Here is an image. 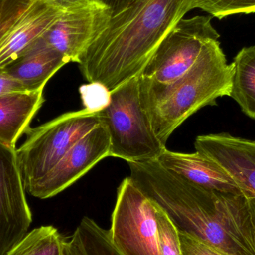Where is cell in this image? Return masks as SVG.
<instances>
[{"instance_id":"obj_1","label":"cell","mask_w":255,"mask_h":255,"mask_svg":"<svg viewBox=\"0 0 255 255\" xmlns=\"http://www.w3.org/2000/svg\"><path fill=\"white\" fill-rule=\"evenodd\" d=\"M128 165L130 179L166 212L179 233L226 255H255L251 197L201 187L157 160Z\"/></svg>"},{"instance_id":"obj_2","label":"cell","mask_w":255,"mask_h":255,"mask_svg":"<svg viewBox=\"0 0 255 255\" xmlns=\"http://www.w3.org/2000/svg\"><path fill=\"white\" fill-rule=\"evenodd\" d=\"M107 22L79 59L88 82L112 92L142 74L166 36L194 9L195 0H106Z\"/></svg>"},{"instance_id":"obj_3","label":"cell","mask_w":255,"mask_h":255,"mask_svg":"<svg viewBox=\"0 0 255 255\" xmlns=\"http://www.w3.org/2000/svg\"><path fill=\"white\" fill-rule=\"evenodd\" d=\"M219 39L211 40L194 65L173 82L160 83L139 76L141 105L163 145L198 111L217 106L220 97H230L234 64H228Z\"/></svg>"},{"instance_id":"obj_4","label":"cell","mask_w":255,"mask_h":255,"mask_svg":"<svg viewBox=\"0 0 255 255\" xmlns=\"http://www.w3.org/2000/svg\"><path fill=\"white\" fill-rule=\"evenodd\" d=\"M99 117L110 138V157L127 163L157 160L166 148L141 105L139 76L112 91L110 103Z\"/></svg>"},{"instance_id":"obj_5","label":"cell","mask_w":255,"mask_h":255,"mask_svg":"<svg viewBox=\"0 0 255 255\" xmlns=\"http://www.w3.org/2000/svg\"><path fill=\"white\" fill-rule=\"evenodd\" d=\"M100 124L99 112L83 109L30 127L25 132V142L16 148L26 192L49 173L77 141Z\"/></svg>"},{"instance_id":"obj_6","label":"cell","mask_w":255,"mask_h":255,"mask_svg":"<svg viewBox=\"0 0 255 255\" xmlns=\"http://www.w3.org/2000/svg\"><path fill=\"white\" fill-rule=\"evenodd\" d=\"M158 205L130 177L120 184L109 235L122 255H161L157 223Z\"/></svg>"},{"instance_id":"obj_7","label":"cell","mask_w":255,"mask_h":255,"mask_svg":"<svg viewBox=\"0 0 255 255\" xmlns=\"http://www.w3.org/2000/svg\"><path fill=\"white\" fill-rule=\"evenodd\" d=\"M211 19L206 16L183 18L160 43L140 76L169 83L187 73L205 46L220 37Z\"/></svg>"},{"instance_id":"obj_8","label":"cell","mask_w":255,"mask_h":255,"mask_svg":"<svg viewBox=\"0 0 255 255\" xmlns=\"http://www.w3.org/2000/svg\"><path fill=\"white\" fill-rule=\"evenodd\" d=\"M25 192L16 148L0 144V255L29 232L32 215Z\"/></svg>"},{"instance_id":"obj_9","label":"cell","mask_w":255,"mask_h":255,"mask_svg":"<svg viewBox=\"0 0 255 255\" xmlns=\"http://www.w3.org/2000/svg\"><path fill=\"white\" fill-rule=\"evenodd\" d=\"M108 157H110V138L107 129L100 124L77 141L52 171L28 193L40 199L53 197Z\"/></svg>"},{"instance_id":"obj_10","label":"cell","mask_w":255,"mask_h":255,"mask_svg":"<svg viewBox=\"0 0 255 255\" xmlns=\"http://www.w3.org/2000/svg\"><path fill=\"white\" fill-rule=\"evenodd\" d=\"M109 15L106 0H94L67 9L43 36V40L70 62L78 64L104 28Z\"/></svg>"},{"instance_id":"obj_11","label":"cell","mask_w":255,"mask_h":255,"mask_svg":"<svg viewBox=\"0 0 255 255\" xmlns=\"http://www.w3.org/2000/svg\"><path fill=\"white\" fill-rule=\"evenodd\" d=\"M194 145L196 151L217 162L243 193L255 199V139L211 133L198 136Z\"/></svg>"},{"instance_id":"obj_12","label":"cell","mask_w":255,"mask_h":255,"mask_svg":"<svg viewBox=\"0 0 255 255\" xmlns=\"http://www.w3.org/2000/svg\"><path fill=\"white\" fill-rule=\"evenodd\" d=\"M52 0H33L0 43V70L42 38L64 13Z\"/></svg>"},{"instance_id":"obj_13","label":"cell","mask_w":255,"mask_h":255,"mask_svg":"<svg viewBox=\"0 0 255 255\" xmlns=\"http://www.w3.org/2000/svg\"><path fill=\"white\" fill-rule=\"evenodd\" d=\"M157 160L166 169L201 187L226 193H244L217 162L199 151L182 153L166 148Z\"/></svg>"},{"instance_id":"obj_14","label":"cell","mask_w":255,"mask_h":255,"mask_svg":"<svg viewBox=\"0 0 255 255\" xmlns=\"http://www.w3.org/2000/svg\"><path fill=\"white\" fill-rule=\"evenodd\" d=\"M68 63L67 58L49 46L42 37L4 69L28 92H34L43 91L49 79Z\"/></svg>"},{"instance_id":"obj_15","label":"cell","mask_w":255,"mask_h":255,"mask_svg":"<svg viewBox=\"0 0 255 255\" xmlns=\"http://www.w3.org/2000/svg\"><path fill=\"white\" fill-rule=\"evenodd\" d=\"M44 101L43 91L0 97V144L16 148L18 139L29 128Z\"/></svg>"},{"instance_id":"obj_16","label":"cell","mask_w":255,"mask_h":255,"mask_svg":"<svg viewBox=\"0 0 255 255\" xmlns=\"http://www.w3.org/2000/svg\"><path fill=\"white\" fill-rule=\"evenodd\" d=\"M231 98L255 121V46L244 47L234 58Z\"/></svg>"},{"instance_id":"obj_17","label":"cell","mask_w":255,"mask_h":255,"mask_svg":"<svg viewBox=\"0 0 255 255\" xmlns=\"http://www.w3.org/2000/svg\"><path fill=\"white\" fill-rule=\"evenodd\" d=\"M65 240L54 226H40L28 232L5 255H65Z\"/></svg>"},{"instance_id":"obj_18","label":"cell","mask_w":255,"mask_h":255,"mask_svg":"<svg viewBox=\"0 0 255 255\" xmlns=\"http://www.w3.org/2000/svg\"><path fill=\"white\" fill-rule=\"evenodd\" d=\"M76 231L85 255H122L112 244L109 230L92 219L84 217Z\"/></svg>"},{"instance_id":"obj_19","label":"cell","mask_w":255,"mask_h":255,"mask_svg":"<svg viewBox=\"0 0 255 255\" xmlns=\"http://www.w3.org/2000/svg\"><path fill=\"white\" fill-rule=\"evenodd\" d=\"M195 8L222 19L231 15L255 13V0H195Z\"/></svg>"},{"instance_id":"obj_20","label":"cell","mask_w":255,"mask_h":255,"mask_svg":"<svg viewBox=\"0 0 255 255\" xmlns=\"http://www.w3.org/2000/svg\"><path fill=\"white\" fill-rule=\"evenodd\" d=\"M157 223L160 234L161 255H182L179 232L172 220L158 205Z\"/></svg>"},{"instance_id":"obj_21","label":"cell","mask_w":255,"mask_h":255,"mask_svg":"<svg viewBox=\"0 0 255 255\" xmlns=\"http://www.w3.org/2000/svg\"><path fill=\"white\" fill-rule=\"evenodd\" d=\"M84 109L91 112H101L111 102L112 92L99 82H88L79 87Z\"/></svg>"},{"instance_id":"obj_22","label":"cell","mask_w":255,"mask_h":255,"mask_svg":"<svg viewBox=\"0 0 255 255\" xmlns=\"http://www.w3.org/2000/svg\"><path fill=\"white\" fill-rule=\"evenodd\" d=\"M33 0H5L0 5V43Z\"/></svg>"},{"instance_id":"obj_23","label":"cell","mask_w":255,"mask_h":255,"mask_svg":"<svg viewBox=\"0 0 255 255\" xmlns=\"http://www.w3.org/2000/svg\"><path fill=\"white\" fill-rule=\"evenodd\" d=\"M179 237L182 255H226L188 235L179 233Z\"/></svg>"},{"instance_id":"obj_24","label":"cell","mask_w":255,"mask_h":255,"mask_svg":"<svg viewBox=\"0 0 255 255\" xmlns=\"http://www.w3.org/2000/svg\"><path fill=\"white\" fill-rule=\"evenodd\" d=\"M28 92L23 85L10 76L4 69L0 70V97L14 93Z\"/></svg>"},{"instance_id":"obj_25","label":"cell","mask_w":255,"mask_h":255,"mask_svg":"<svg viewBox=\"0 0 255 255\" xmlns=\"http://www.w3.org/2000/svg\"><path fill=\"white\" fill-rule=\"evenodd\" d=\"M65 255H85L76 231L65 240Z\"/></svg>"},{"instance_id":"obj_26","label":"cell","mask_w":255,"mask_h":255,"mask_svg":"<svg viewBox=\"0 0 255 255\" xmlns=\"http://www.w3.org/2000/svg\"><path fill=\"white\" fill-rule=\"evenodd\" d=\"M52 1L61 8L67 10V9L73 8V7L86 4V3L94 1V0H52Z\"/></svg>"},{"instance_id":"obj_27","label":"cell","mask_w":255,"mask_h":255,"mask_svg":"<svg viewBox=\"0 0 255 255\" xmlns=\"http://www.w3.org/2000/svg\"><path fill=\"white\" fill-rule=\"evenodd\" d=\"M252 208H253V216H254V223L255 228V199L251 197Z\"/></svg>"},{"instance_id":"obj_28","label":"cell","mask_w":255,"mask_h":255,"mask_svg":"<svg viewBox=\"0 0 255 255\" xmlns=\"http://www.w3.org/2000/svg\"><path fill=\"white\" fill-rule=\"evenodd\" d=\"M4 1H5V0H0V5H1Z\"/></svg>"}]
</instances>
